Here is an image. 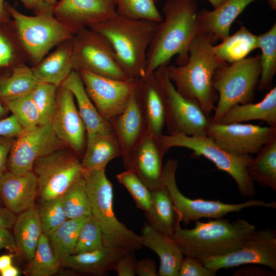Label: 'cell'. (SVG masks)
<instances>
[{"label":"cell","mask_w":276,"mask_h":276,"mask_svg":"<svg viewBox=\"0 0 276 276\" xmlns=\"http://www.w3.org/2000/svg\"><path fill=\"white\" fill-rule=\"evenodd\" d=\"M33 172L38 181L40 200L61 196L83 175L81 158L72 149L61 148L34 162Z\"/></svg>","instance_id":"7c38bea8"},{"label":"cell","mask_w":276,"mask_h":276,"mask_svg":"<svg viewBox=\"0 0 276 276\" xmlns=\"http://www.w3.org/2000/svg\"><path fill=\"white\" fill-rule=\"evenodd\" d=\"M121 155L120 144L112 130L87 136L81 163L84 170L105 169L110 160Z\"/></svg>","instance_id":"4316f807"},{"label":"cell","mask_w":276,"mask_h":276,"mask_svg":"<svg viewBox=\"0 0 276 276\" xmlns=\"http://www.w3.org/2000/svg\"><path fill=\"white\" fill-rule=\"evenodd\" d=\"M13 258L12 254L4 255L0 256V271L12 265Z\"/></svg>","instance_id":"11a10c76"},{"label":"cell","mask_w":276,"mask_h":276,"mask_svg":"<svg viewBox=\"0 0 276 276\" xmlns=\"http://www.w3.org/2000/svg\"><path fill=\"white\" fill-rule=\"evenodd\" d=\"M160 138L163 146L168 150L174 147L186 148L192 150L195 156H203L211 161L218 169L233 178L242 196L250 198L256 194L254 181L247 170L253 158L251 155L232 154L220 148L208 136L168 134H162Z\"/></svg>","instance_id":"ba28073f"},{"label":"cell","mask_w":276,"mask_h":276,"mask_svg":"<svg viewBox=\"0 0 276 276\" xmlns=\"http://www.w3.org/2000/svg\"><path fill=\"white\" fill-rule=\"evenodd\" d=\"M257 0H225L213 10L202 9L197 14L199 33L211 35L214 42L229 35L232 24L251 3Z\"/></svg>","instance_id":"7402d4cb"},{"label":"cell","mask_w":276,"mask_h":276,"mask_svg":"<svg viewBox=\"0 0 276 276\" xmlns=\"http://www.w3.org/2000/svg\"><path fill=\"white\" fill-rule=\"evenodd\" d=\"M26 8L33 11L36 14L44 11L53 9V7L46 4L42 0H18Z\"/></svg>","instance_id":"f5cc1de1"},{"label":"cell","mask_w":276,"mask_h":276,"mask_svg":"<svg viewBox=\"0 0 276 276\" xmlns=\"http://www.w3.org/2000/svg\"><path fill=\"white\" fill-rule=\"evenodd\" d=\"M67 219L91 216V209L86 182L82 175L61 195Z\"/></svg>","instance_id":"74e56055"},{"label":"cell","mask_w":276,"mask_h":276,"mask_svg":"<svg viewBox=\"0 0 276 276\" xmlns=\"http://www.w3.org/2000/svg\"><path fill=\"white\" fill-rule=\"evenodd\" d=\"M88 97L101 116L109 121L120 113L130 101L141 79L119 80L78 72Z\"/></svg>","instance_id":"4fadbf2b"},{"label":"cell","mask_w":276,"mask_h":276,"mask_svg":"<svg viewBox=\"0 0 276 276\" xmlns=\"http://www.w3.org/2000/svg\"><path fill=\"white\" fill-rule=\"evenodd\" d=\"M166 66L159 67L154 73L165 95V125L169 134L207 136L211 118L196 102L185 98L177 91L167 75Z\"/></svg>","instance_id":"8fae6325"},{"label":"cell","mask_w":276,"mask_h":276,"mask_svg":"<svg viewBox=\"0 0 276 276\" xmlns=\"http://www.w3.org/2000/svg\"><path fill=\"white\" fill-rule=\"evenodd\" d=\"M83 175L90 203V216L101 230L104 246L123 252L140 249L143 246L141 236L116 218L113 187L105 169L83 170Z\"/></svg>","instance_id":"5b68a950"},{"label":"cell","mask_w":276,"mask_h":276,"mask_svg":"<svg viewBox=\"0 0 276 276\" xmlns=\"http://www.w3.org/2000/svg\"><path fill=\"white\" fill-rule=\"evenodd\" d=\"M260 75V55L218 67L213 77V85L218 99L211 123H217L236 104L252 102Z\"/></svg>","instance_id":"52a82bcc"},{"label":"cell","mask_w":276,"mask_h":276,"mask_svg":"<svg viewBox=\"0 0 276 276\" xmlns=\"http://www.w3.org/2000/svg\"><path fill=\"white\" fill-rule=\"evenodd\" d=\"M61 86L70 90L75 98L87 136L113 130L110 122L101 116L88 97L78 72L73 71Z\"/></svg>","instance_id":"d4e9b609"},{"label":"cell","mask_w":276,"mask_h":276,"mask_svg":"<svg viewBox=\"0 0 276 276\" xmlns=\"http://www.w3.org/2000/svg\"><path fill=\"white\" fill-rule=\"evenodd\" d=\"M24 131L13 114L0 120V136L15 137Z\"/></svg>","instance_id":"c3c4849f"},{"label":"cell","mask_w":276,"mask_h":276,"mask_svg":"<svg viewBox=\"0 0 276 276\" xmlns=\"http://www.w3.org/2000/svg\"><path fill=\"white\" fill-rule=\"evenodd\" d=\"M162 10L165 18L156 24L147 52L146 76L167 65L176 55L178 65L185 64L199 33L196 0H167Z\"/></svg>","instance_id":"6da1fadb"},{"label":"cell","mask_w":276,"mask_h":276,"mask_svg":"<svg viewBox=\"0 0 276 276\" xmlns=\"http://www.w3.org/2000/svg\"><path fill=\"white\" fill-rule=\"evenodd\" d=\"M64 146L54 132L51 123L39 125L25 130L14 139L7 168L8 171L16 173L32 171L36 159Z\"/></svg>","instance_id":"2e32d148"},{"label":"cell","mask_w":276,"mask_h":276,"mask_svg":"<svg viewBox=\"0 0 276 276\" xmlns=\"http://www.w3.org/2000/svg\"><path fill=\"white\" fill-rule=\"evenodd\" d=\"M16 218L15 214L6 207L0 206V228H10L13 226Z\"/></svg>","instance_id":"db71d44e"},{"label":"cell","mask_w":276,"mask_h":276,"mask_svg":"<svg viewBox=\"0 0 276 276\" xmlns=\"http://www.w3.org/2000/svg\"><path fill=\"white\" fill-rule=\"evenodd\" d=\"M13 226L18 255L29 261L33 257L43 233L38 210L35 206L19 213Z\"/></svg>","instance_id":"f546056e"},{"label":"cell","mask_w":276,"mask_h":276,"mask_svg":"<svg viewBox=\"0 0 276 276\" xmlns=\"http://www.w3.org/2000/svg\"><path fill=\"white\" fill-rule=\"evenodd\" d=\"M261 120L276 127V87L271 88L260 101L236 104L229 108L215 123H241Z\"/></svg>","instance_id":"83f0119b"},{"label":"cell","mask_w":276,"mask_h":276,"mask_svg":"<svg viewBox=\"0 0 276 276\" xmlns=\"http://www.w3.org/2000/svg\"><path fill=\"white\" fill-rule=\"evenodd\" d=\"M258 48V37L244 26H241L234 34L228 36L213 50L221 60L233 63L245 58L253 50Z\"/></svg>","instance_id":"1f68e13d"},{"label":"cell","mask_w":276,"mask_h":276,"mask_svg":"<svg viewBox=\"0 0 276 276\" xmlns=\"http://www.w3.org/2000/svg\"><path fill=\"white\" fill-rule=\"evenodd\" d=\"M11 15L5 7V0H0V22H7Z\"/></svg>","instance_id":"9f6ffc18"},{"label":"cell","mask_w":276,"mask_h":276,"mask_svg":"<svg viewBox=\"0 0 276 276\" xmlns=\"http://www.w3.org/2000/svg\"><path fill=\"white\" fill-rule=\"evenodd\" d=\"M88 217L67 219L48 236L53 252L60 263L73 253L81 226Z\"/></svg>","instance_id":"e575fe53"},{"label":"cell","mask_w":276,"mask_h":276,"mask_svg":"<svg viewBox=\"0 0 276 276\" xmlns=\"http://www.w3.org/2000/svg\"><path fill=\"white\" fill-rule=\"evenodd\" d=\"M2 249L19 255L14 236L8 228H0V250Z\"/></svg>","instance_id":"816d5d0a"},{"label":"cell","mask_w":276,"mask_h":276,"mask_svg":"<svg viewBox=\"0 0 276 276\" xmlns=\"http://www.w3.org/2000/svg\"><path fill=\"white\" fill-rule=\"evenodd\" d=\"M38 181L33 171L6 172L0 178V197L6 208L19 214L35 205Z\"/></svg>","instance_id":"44dd1931"},{"label":"cell","mask_w":276,"mask_h":276,"mask_svg":"<svg viewBox=\"0 0 276 276\" xmlns=\"http://www.w3.org/2000/svg\"><path fill=\"white\" fill-rule=\"evenodd\" d=\"M157 24L117 15L88 28L106 39L128 78L142 79L146 76L147 52Z\"/></svg>","instance_id":"277c9868"},{"label":"cell","mask_w":276,"mask_h":276,"mask_svg":"<svg viewBox=\"0 0 276 276\" xmlns=\"http://www.w3.org/2000/svg\"><path fill=\"white\" fill-rule=\"evenodd\" d=\"M51 125L57 137L81 159L86 145V129L73 94L61 86L58 88L57 108Z\"/></svg>","instance_id":"e0dca14e"},{"label":"cell","mask_w":276,"mask_h":276,"mask_svg":"<svg viewBox=\"0 0 276 276\" xmlns=\"http://www.w3.org/2000/svg\"><path fill=\"white\" fill-rule=\"evenodd\" d=\"M104 247L101 230L91 216L81 226L78 239L72 254L91 251Z\"/></svg>","instance_id":"ee69618b"},{"label":"cell","mask_w":276,"mask_h":276,"mask_svg":"<svg viewBox=\"0 0 276 276\" xmlns=\"http://www.w3.org/2000/svg\"><path fill=\"white\" fill-rule=\"evenodd\" d=\"M158 0H154V2L156 3Z\"/></svg>","instance_id":"e7e4bbea"},{"label":"cell","mask_w":276,"mask_h":276,"mask_svg":"<svg viewBox=\"0 0 276 276\" xmlns=\"http://www.w3.org/2000/svg\"><path fill=\"white\" fill-rule=\"evenodd\" d=\"M58 87L39 82L30 94L40 114V125L51 122L57 108Z\"/></svg>","instance_id":"ab89813d"},{"label":"cell","mask_w":276,"mask_h":276,"mask_svg":"<svg viewBox=\"0 0 276 276\" xmlns=\"http://www.w3.org/2000/svg\"><path fill=\"white\" fill-rule=\"evenodd\" d=\"M140 97L148 131L160 136L165 125V97L154 72L141 79Z\"/></svg>","instance_id":"cb8c5ba5"},{"label":"cell","mask_w":276,"mask_h":276,"mask_svg":"<svg viewBox=\"0 0 276 276\" xmlns=\"http://www.w3.org/2000/svg\"><path fill=\"white\" fill-rule=\"evenodd\" d=\"M13 18L14 33L27 62L34 66L54 47L71 39L73 33L53 14V9L26 15L5 3Z\"/></svg>","instance_id":"8992f818"},{"label":"cell","mask_w":276,"mask_h":276,"mask_svg":"<svg viewBox=\"0 0 276 276\" xmlns=\"http://www.w3.org/2000/svg\"><path fill=\"white\" fill-rule=\"evenodd\" d=\"M28 261L25 273L30 276H51L55 274L61 266L55 256L49 237L42 233L33 257Z\"/></svg>","instance_id":"8d00e7d4"},{"label":"cell","mask_w":276,"mask_h":276,"mask_svg":"<svg viewBox=\"0 0 276 276\" xmlns=\"http://www.w3.org/2000/svg\"><path fill=\"white\" fill-rule=\"evenodd\" d=\"M207 136L222 149L237 155L257 153L276 137V127L232 123H210Z\"/></svg>","instance_id":"9a60e30c"},{"label":"cell","mask_w":276,"mask_h":276,"mask_svg":"<svg viewBox=\"0 0 276 276\" xmlns=\"http://www.w3.org/2000/svg\"><path fill=\"white\" fill-rule=\"evenodd\" d=\"M156 265L149 258L141 259L136 262V274L139 276H157Z\"/></svg>","instance_id":"f907efd6"},{"label":"cell","mask_w":276,"mask_h":276,"mask_svg":"<svg viewBox=\"0 0 276 276\" xmlns=\"http://www.w3.org/2000/svg\"><path fill=\"white\" fill-rule=\"evenodd\" d=\"M140 236L142 245L153 250L159 258L158 275L178 276L183 254L176 242L147 222L144 223Z\"/></svg>","instance_id":"603a6c76"},{"label":"cell","mask_w":276,"mask_h":276,"mask_svg":"<svg viewBox=\"0 0 276 276\" xmlns=\"http://www.w3.org/2000/svg\"><path fill=\"white\" fill-rule=\"evenodd\" d=\"M4 104L24 131L40 125V114L30 94Z\"/></svg>","instance_id":"60d3db41"},{"label":"cell","mask_w":276,"mask_h":276,"mask_svg":"<svg viewBox=\"0 0 276 276\" xmlns=\"http://www.w3.org/2000/svg\"><path fill=\"white\" fill-rule=\"evenodd\" d=\"M2 201V199H1V197H0V206H1V204Z\"/></svg>","instance_id":"be15d7a7"},{"label":"cell","mask_w":276,"mask_h":276,"mask_svg":"<svg viewBox=\"0 0 276 276\" xmlns=\"http://www.w3.org/2000/svg\"><path fill=\"white\" fill-rule=\"evenodd\" d=\"M117 0H60L53 14L74 34L117 15Z\"/></svg>","instance_id":"ac0fdd59"},{"label":"cell","mask_w":276,"mask_h":276,"mask_svg":"<svg viewBox=\"0 0 276 276\" xmlns=\"http://www.w3.org/2000/svg\"><path fill=\"white\" fill-rule=\"evenodd\" d=\"M118 15L131 20H148L156 23L163 20L154 0H117Z\"/></svg>","instance_id":"f35d334b"},{"label":"cell","mask_w":276,"mask_h":276,"mask_svg":"<svg viewBox=\"0 0 276 276\" xmlns=\"http://www.w3.org/2000/svg\"><path fill=\"white\" fill-rule=\"evenodd\" d=\"M151 192V205L145 213L147 222L155 229L171 237L179 220L168 191L164 184Z\"/></svg>","instance_id":"4dcf8cb0"},{"label":"cell","mask_w":276,"mask_h":276,"mask_svg":"<svg viewBox=\"0 0 276 276\" xmlns=\"http://www.w3.org/2000/svg\"><path fill=\"white\" fill-rule=\"evenodd\" d=\"M181 261L178 276H215L217 270L205 267L198 259L185 256Z\"/></svg>","instance_id":"bcb514c9"},{"label":"cell","mask_w":276,"mask_h":276,"mask_svg":"<svg viewBox=\"0 0 276 276\" xmlns=\"http://www.w3.org/2000/svg\"><path fill=\"white\" fill-rule=\"evenodd\" d=\"M140 83L126 107L109 121L120 144L124 165L148 131L140 97Z\"/></svg>","instance_id":"ffe728a7"},{"label":"cell","mask_w":276,"mask_h":276,"mask_svg":"<svg viewBox=\"0 0 276 276\" xmlns=\"http://www.w3.org/2000/svg\"><path fill=\"white\" fill-rule=\"evenodd\" d=\"M177 166L176 160H167L163 168V183L172 199L178 219L185 226L191 221L202 218H221L228 213L240 212L246 208L262 206L276 208L275 202H266L261 199H251L241 203L230 204L219 200L188 198L179 191L176 184Z\"/></svg>","instance_id":"9c48e42d"},{"label":"cell","mask_w":276,"mask_h":276,"mask_svg":"<svg viewBox=\"0 0 276 276\" xmlns=\"http://www.w3.org/2000/svg\"><path fill=\"white\" fill-rule=\"evenodd\" d=\"M14 138L0 136V178L6 172L8 158Z\"/></svg>","instance_id":"681fc988"},{"label":"cell","mask_w":276,"mask_h":276,"mask_svg":"<svg viewBox=\"0 0 276 276\" xmlns=\"http://www.w3.org/2000/svg\"><path fill=\"white\" fill-rule=\"evenodd\" d=\"M37 210L42 232L48 236L67 219L63 206L61 196L40 200Z\"/></svg>","instance_id":"b9f144b4"},{"label":"cell","mask_w":276,"mask_h":276,"mask_svg":"<svg viewBox=\"0 0 276 276\" xmlns=\"http://www.w3.org/2000/svg\"><path fill=\"white\" fill-rule=\"evenodd\" d=\"M211 5L213 6L214 8H216L223 3L225 0H208Z\"/></svg>","instance_id":"91938a15"},{"label":"cell","mask_w":276,"mask_h":276,"mask_svg":"<svg viewBox=\"0 0 276 276\" xmlns=\"http://www.w3.org/2000/svg\"><path fill=\"white\" fill-rule=\"evenodd\" d=\"M74 71H84L112 79H129L106 39L88 27L76 32L72 39Z\"/></svg>","instance_id":"30bf717a"},{"label":"cell","mask_w":276,"mask_h":276,"mask_svg":"<svg viewBox=\"0 0 276 276\" xmlns=\"http://www.w3.org/2000/svg\"><path fill=\"white\" fill-rule=\"evenodd\" d=\"M117 178L127 189L137 207L147 213L151 205V190L131 171L126 170L118 174Z\"/></svg>","instance_id":"7bdbcfd3"},{"label":"cell","mask_w":276,"mask_h":276,"mask_svg":"<svg viewBox=\"0 0 276 276\" xmlns=\"http://www.w3.org/2000/svg\"><path fill=\"white\" fill-rule=\"evenodd\" d=\"M136 262L134 252H124L118 260L114 270L118 276H134L136 274Z\"/></svg>","instance_id":"7dc6e473"},{"label":"cell","mask_w":276,"mask_h":276,"mask_svg":"<svg viewBox=\"0 0 276 276\" xmlns=\"http://www.w3.org/2000/svg\"><path fill=\"white\" fill-rule=\"evenodd\" d=\"M168 151L160 136L147 131L124 165L125 170L135 173L150 190L158 188L164 185L163 159Z\"/></svg>","instance_id":"d6986e66"},{"label":"cell","mask_w":276,"mask_h":276,"mask_svg":"<svg viewBox=\"0 0 276 276\" xmlns=\"http://www.w3.org/2000/svg\"><path fill=\"white\" fill-rule=\"evenodd\" d=\"M213 43L211 35L199 33L191 42L187 62L166 66L167 75L177 91L196 102L209 117L214 111L218 99L213 85L214 74L227 63L216 56Z\"/></svg>","instance_id":"7a4b0ae2"},{"label":"cell","mask_w":276,"mask_h":276,"mask_svg":"<svg viewBox=\"0 0 276 276\" xmlns=\"http://www.w3.org/2000/svg\"><path fill=\"white\" fill-rule=\"evenodd\" d=\"M124 253L104 246L91 251L71 254L61 261V266L82 273L103 275L114 270L118 260Z\"/></svg>","instance_id":"f1b7e54d"},{"label":"cell","mask_w":276,"mask_h":276,"mask_svg":"<svg viewBox=\"0 0 276 276\" xmlns=\"http://www.w3.org/2000/svg\"><path fill=\"white\" fill-rule=\"evenodd\" d=\"M260 56L261 75L257 89H268L276 72V24L266 32L258 35Z\"/></svg>","instance_id":"d590c367"},{"label":"cell","mask_w":276,"mask_h":276,"mask_svg":"<svg viewBox=\"0 0 276 276\" xmlns=\"http://www.w3.org/2000/svg\"><path fill=\"white\" fill-rule=\"evenodd\" d=\"M206 267L218 270L244 264H260L276 270V232L255 229L239 249L227 254L199 260Z\"/></svg>","instance_id":"5bb4252c"},{"label":"cell","mask_w":276,"mask_h":276,"mask_svg":"<svg viewBox=\"0 0 276 276\" xmlns=\"http://www.w3.org/2000/svg\"><path fill=\"white\" fill-rule=\"evenodd\" d=\"M72 38L60 43L50 55L44 57L36 65L31 66L40 82L59 87L74 71Z\"/></svg>","instance_id":"484cf974"},{"label":"cell","mask_w":276,"mask_h":276,"mask_svg":"<svg viewBox=\"0 0 276 276\" xmlns=\"http://www.w3.org/2000/svg\"><path fill=\"white\" fill-rule=\"evenodd\" d=\"M39 82L26 63L14 66L9 76L0 78V99L5 103L28 95Z\"/></svg>","instance_id":"d6a6232c"},{"label":"cell","mask_w":276,"mask_h":276,"mask_svg":"<svg viewBox=\"0 0 276 276\" xmlns=\"http://www.w3.org/2000/svg\"><path fill=\"white\" fill-rule=\"evenodd\" d=\"M0 274L2 276H18L19 275V271L16 267L11 265L0 271Z\"/></svg>","instance_id":"6f0895ef"},{"label":"cell","mask_w":276,"mask_h":276,"mask_svg":"<svg viewBox=\"0 0 276 276\" xmlns=\"http://www.w3.org/2000/svg\"><path fill=\"white\" fill-rule=\"evenodd\" d=\"M27 60L19 42L13 43L0 32V68L25 64Z\"/></svg>","instance_id":"f6af8a7d"},{"label":"cell","mask_w":276,"mask_h":276,"mask_svg":"<svg viewBox=\"0 0 276 276\" xmlns=\"http://www.w3.org/2000/svg\"><path fill=\"white\" fill-rule=\"evenodd\" d=\"M8 112V109L6 107V106H4L1 100L0 99V118H3L5 117L7 113Z\"/></svg>","instance_id":"680465c9"},{"label":"cell","mask_w":276,"mask_h":276,"mask_svg":"<svg viewBox=\"0 0 276 276\" xmlns=\"http://www.w3.org/2000/svg\"><path fill=\"white\" fill-rule=\"evenodd\" d=\"M249 164L247 170L253 181L276 191V137L265 144Z\"/></svg>","instance_id":"836d02e7"},{"label":"cell","mask_w":276,"mask_h":276,"mask_svg":"<svg viewBox=\"0 0 276 276\" xmlns=\"http://www.w3.org/2000/svg\"><path fill=\"white\" fill-rule=\"evenodd\" d=\"M268 3L271 8L273 10H276V0H268Z\"/></svg>","instance_id":"94428289"},{"label":"cell","mask_w":276,"mask_h":276,"mask_svg":"<svg viewBox=\"0 0 276 276\" xmlns=\"http://www.w3.org/2000/svg\"><path fill=\"white\" fill-rule=\"evenodd\" d=\"M44 2H45L48 5H50V6L54 7L55 5L57 3V0H42Z\"/></svg>","instance_id":"6125c7cd"},{"label":"cell","mask_w":276,"mask_h":276,"mask_svg":"<svg viewBox=\"0 0 276 276\" xmlns=\"http://www.w3.org/2000/svg\"><path fill=\"white\" fill-rule=\"evenodd\" d=\"M179 220L171 238L185 256L199 260L224 255L237 250L256 229L247 221L231 222L221 218L202 222L196 221L194 227L182 228Z\"/></svg>","instance_id":"3957f363"}]
</instances>
